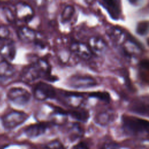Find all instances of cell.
<instances>
[{
	"instance_id": "obj_1",
	"label": "cell",
	"mask_w": 149,
	"mask_h": 149,
	"mask_svg": "<svg viewBox=\"0 0 149 149\" xmlns=\"http://www.w3.org/2000/svg\"><path fill=\"white\" fill-rule=\"evenodd\" d=\"M42 77L50 81L55 80V78L51 74L49 65L43 59L37 60L25 67L20 75L21 80L27 83H32Z\"/></svg>"
},
{
	"instance_id": "obj_2",
	"label": "cell",
	"mask_w": 149,
	"mask_h": 149,
	"mask_svg": "<svg viewBox=\"0 0 149 149\" xmlns=\"http://www.w3.org/2000/svg\"><path fill=\"white\" fill-rule=\"evenodd\" d=\"M122 122L123 130L130 134L135 135L148 132V122L147 120L135 116L123 115Z\"/></svg>"
},
{
	"instance_id": "obj_3",
	"label": "cell",
	"mask_w": 149,
	"mask_h": 149,
	"mask_svg": "<svg viewBox=\"0 0 149 149\" xmlns=\"http://www.w3.org/2000/svg\"><path fill=\"white\" fill-rule=\"evenodd\" d=\"M67 83L70 87L79 89L91 88L98 84L94 77L87 74L73 75L68 79Z\"/></svg>"
},
{
	"instance_id": "obj_4",
	"label": "cell",
	"mask_w": 149,
	"mask_h": 149,
	"mask_svg": "<svg viewBox=\"0 0 149 149\" xmlns=\"http://www.w3.org/2000/svg\"><path fill=\"white\" fill-rule=\"evenodd\" d=\"M28 115L22 111H12L2 118L3 126L7 129H13L24 122L28 118Z\"/></svg>"
},
{
	"instance_id": "obj_5",
	"label": "cell",
	"mask_w": 149,
	"mask_h": 149,
	"mask_svg": "<svg viewBox=\"0 0 149 149\" xmlns=\"http://www.w3.org/2000/svg\"><path fill=\"white\" fill-rule=\"evenodd\" d=\"M34 97L39 101H45L56 97L55 88L51 84L44 82L38 83L33 90Z\"/></svg>"
},
{
	"instance_id": "obj_6",
	"label": "cell",
	"mask_w": 149,
	"mask_h": 149,
	"mask_svg": "<svg viewBox=\"0 0 149 149\" xmlns=\"http://www.w3.org/2000/svg\"><path fill=\"white\" fill-rule=\"evenodd\" d=\"M7 97L15 104L24 105L30 101L31 95L27 90L23 88L13 87L8 90Z\"/></svg>"
},
{
	"instance_id": "obj_7",
	"label": "cell",
	"mask_w": 149,
	"mask_h": 149,
	"mask_svg": "<svg viewBox=\"0 0 149 149\" xmlns=\"http://www.w3.org/2000/svg\"><path fill=\"white\" fill-rule=\"evenodd\" d=\"M121 45H122V49L124 54L129 58L137 57L143 52V46L133 37H130L129 35L127 36Z\"/></svg>"
},
{
	"instance_id": "obj_8",
	"label": "cell",
	"mask_w": 149,
	"mask_h": 149,
	"mask_svg": "<svg viewBox=\"0 0 149 149\" xmlns=\"http://www.w3.org/2000/svg\"><path fill=\"white\" fill-rule=\"evenodd\" d=\"M34 15V10L29 4L19 2L15 5V16L20 21L29 22L33 19Z\"/></svg>"
},
{
	"instance_id": "obj_9",
	"label": "cell",
	"mask_w": 149,
	"mask_h": 149,
	"mask_svg": "<svg viewBox=\"0 0 149 149\" xmlns=\"http://www.w3.org/2000/svg\"><path fill=\"white\" fill-rule=\"evenodd\" d=\"M70 51L75 55L85 60L91 59L93 55L88 45L82 42L75 41L71 43Z\"/></svg>"
},
{
	"instance_id": "obj_10",
	"label": "cell",
	"mask_w": 149,
	"mask_h": 149,
	"mask_svg": "<svg viewBox=\"0 0 149 149\" xmlns=\"http://www.w3.org/2000/svg\"><path fill=\"white\" fill-rule=\"evenodd\" d=\"M87 45L92 54L97 56H102L107 50V44L101 37H90Z\"/></svg>"
},
{
	"instance_id": "obj_11",
	"label": "cell",
	"mask_w": 149,
	"mask_h": 149,
	"mask_svg": "<svg viewBox=\"0 0 149 149\" xmlns=\"http://www.w3.org/2000/svg\"><path fill=\"white\" fill-rule=\"evenodd\" d=\"M106 9L110 17L113 20H118L121 15V5L119 1H101L99 2Z\"/></svg>"
},
{
	"instance_id": "obj_12",
	"label": "cell",
	"mask_w": 149,
	"mask_h": 149,
	"mask_svg": "<svg viewBox=\"0 0 149 149\" xmlns=\"http://www.w3.org/2000/svg\"><path fill=\"white\" fill-rule=\"evenodd\" d=\"M62 102L70 107L79 108L84 102V97L82 94L76 93H65L61 98Z\"/></svg>"
},
{
	"instance_id": "obj_13",
	"label": "cell",
	"mask_w": 149,
	"mask_h": 149,
	"mask_svg": "<svg viewBox=\"0 0 149 149\" xmlns=\"http://www.w3.org/2000/svg\"><path fill=\"white\" fill-rule=\"evenodd\" d=\"M19 38L24 42H36L39 39L37 32L27 26H22L20 27L17 32Z\"/></svg>"
},
{
	"instance_id": "obj_14",
	"label": "cell",
	"mask_w": 149,
	"mask_h": 149,
	"mask_svg": "<svg viewBox=\"0 0 149 149\" xmlns=\"http://www.w3.org/2000/svg\"><path fill=\"white\" fill-rule=\"evenodd\" d=\"M130 111L141 115L148 116V102L147 98H139L134 100L129 106Z\"/></svg>"
},
{
	"instance_id": "obj_15",
	"label": "cell",
	"mask_w": 149,
	"mask_h": 149,
	"mask_svg": "<svg viewBox=\"0 0 149 149\" xmlns=\"http://www.w3.org/2000/svg\"><path fill=\"white\" fill-rule=\"evenodd\" d=\"M115 114L110 109L103 110L97 113L95 116V122L101 126H106L111 123L115 119Z\"/></svg>"
},
{
	"instance_id": "obj_16",
	"label": "cell",
	"mask_w": 149,
	"mask_h": 149,
	"mask_svg": "<svg viewBox=\"0 0 149 149\" xmlns=\"http://www.w3.org/2000/svg\"><path fill=\"white\" fill-rule=\"evenodd\" d=\"M48 126V123L44 122L33 124L25 129V133L29 137H36L44 133Z\"/></svg>"
},
{
	"instance_id": "obj_17",
	"label": "cell",
	"mask_w": 149,
	"mask_h": 149,
	"mask_svg": "<svg viewBox=\"0 0 149 149\" xmlns=\"http://www.w3.org/2000/svg\"><path fill=\"white\" fill-rule=\"evenodd\" d=\"M107 33L113 43L120 45L125 41L127 36L121 29L116 27H111Z\"/></svg>"
},
{
	"instance_id": "obj_18",
	"label": "cell",
	"mask_w": 149,
	"mask_h": 149,
	"mask_svg": "<svg viewBox=\"0 0 149 149\" xmlns=\"http://www.w3.org/2000/svg\"><path fill=\"white\" fill-rule=\"evenodd\" d=\"M15 73L14 66L9 62L3 60L0 62V79H7L12 77Z\"/></svg>"
},
{
	"instance_id": "obj_19",
	"label": "cell",
	"mask_w": 149,
	"mask_h": 149,
	"mask_svg": "<svg viewBox=\"0 0 149 149\" xmlns=\"http://www.w3.org/2000/svg\"><path fill=\"white\" fill-rule=\"evenodd\" d=\"M148 61L147 59L141 61L138 66V76L140 80L144 84L148 82Z\"/></svg>"
},
{
	"instance_id": "obj_20",
	"label": "cell",
	"mask_w": 149,
	"mask_h": 149,
	"mask_svg": "<svg viewBox=\"0 0 149 149\" xmlns=\"http://www.w3.org/2000/svg\"><path fill=\"white\" fill-rule=\"evenodd\" d=\"M76 14V10L73 6L66 5L61 13V22L63 24H70L73 20Z\"/></svg>"
},
{
	"instance_id": "obj_21",
	"label": "cell",
	"mask_w": 149,
	"mask_h": 149,
	"mask_svg": "<svg viewBox=\"0 0 149 149\" xmlns=\"http://www.w3.org/2000/svg\"><path fill=\"white\" fill-rule=\"evenodd\" d=\"M0 54L5 61L9 62L14 59L16 55V48L13 42L5 44L0 51Z\"/></svg>"
},
{
	"instance_id": "obj_22",
	"label": "cell",
	"mask_w": 149,
	"mask_h": 149,
	"mask_svg": "<svg viewBox=\"0 0 149 149\" xmlns=\"http://www.w3.org/2000/svg\"><path fill=\"white\" fill-rule=\"evenodd\" d=\"M68 114L71 115V116L75 119L80 121L86 122L89 118V113L87 111L83 109H76L67 111Z\"/></svg>"
},
{
	"instance_id": "obj_23",
	"label": "cell",
	"mask_w": 149,
	"mask_h": 149,
	"mask_svg": "<svg viewBox=\"0 0 149 149\" xmlns=\"http://www.w3.org/2000/svg\"><path fill=\"white\" fill-rule=\"evenodd\" d=\"M90 97L97 98L105 102H109L111 100L110 95L108 92L105 91H96L93 92L89 94Z\"/></svg>"
},
{
	"instance_id": "obj_24",
	"label": "cell",
	"mask_w": 149,
	"mask_h": 149,
	"mask_svg": "<svg viewBox=\"0 0 149 149\" xmlns=\"http://www.w3.org/2000/svg\"><path fill=\"white\" fill-rule=\"evenodd\" d=\"M136 33L140 36H145L148 33V21H142L137 24L136 29Z\"/></svg>"
},
{
	"instance_id": "obj_25",
	"label": "cell",
	"mask_w": 149,
	"mask_h": 149,
	"mask_svg": "<svg viewBox=\"0 0 149 149\" xmlns=\"http://www.w3.org/2000/svg\"><path fill=\"white\" fill-rule=\"evenodd\" d=\"M10 34V31L9 29L4 26L1 25L0 26V40H4L6 39Z\"/></svg>"
},
{
	"instance_id": "obj_26",
	"label": "cell",
	"mask_w": 149,
	"mask_h": 149,
	"mask_svg": "<svg viewBox=\"0 0 149 149\" xmlns=\"http://www.w3.org/2000/svg\"><path fill=\"white\" fill-rule=\"evenodd\" d=\"M48 149H65L62 143L58 141H51L47 145Z\"/></svg>"
},
{
	"instance_id": "obj_27",
	"label": "cell",
	"mask_w": 149,
	"mask_h": 149,
	"mask_svg": "<svg viewBox=\"0 0 149 149\" xmlns=\"http://www.w3.org/2000/svg\"><path fill=\"white\" fill-rule=\"evenodd\" d=\"M5 15L7 18V19L9 22H13L14 19V15L12 14V12L9 10V9L6 8L5 9Z\"/></svg>"
},
{
	"instance_id": "obj_28",
	"label": "cell",
	"mask_w": 149,
	"mask_h": 149,
	"mask_svg": "<svg viewBox=\"0 0 149 149\" xmlns=\"http://www.w3.org/2000/svg\"><path fill=\"white\" fill-rule=\"evenodd\" d=\"M73 149H87V148L84 144L80 143L75 146Z\"/></svg>"
},
{
	"instance_id": "obj_29",
	"label": "cell",
	"mask_w": 149,
	"mask_h": 149,
	"mask_svg": "<svg viewBox=\"0 0 149 149\" xmlns=\"http://www.w3.org/2000/svg\"><path fill=\"white\" fill-rule=\"evenodd\" d=\"M5 43L3 42V40H0V51L1 50V49L2 48L3 46L4 45Z\"/></svg>"
}]
</instances>
